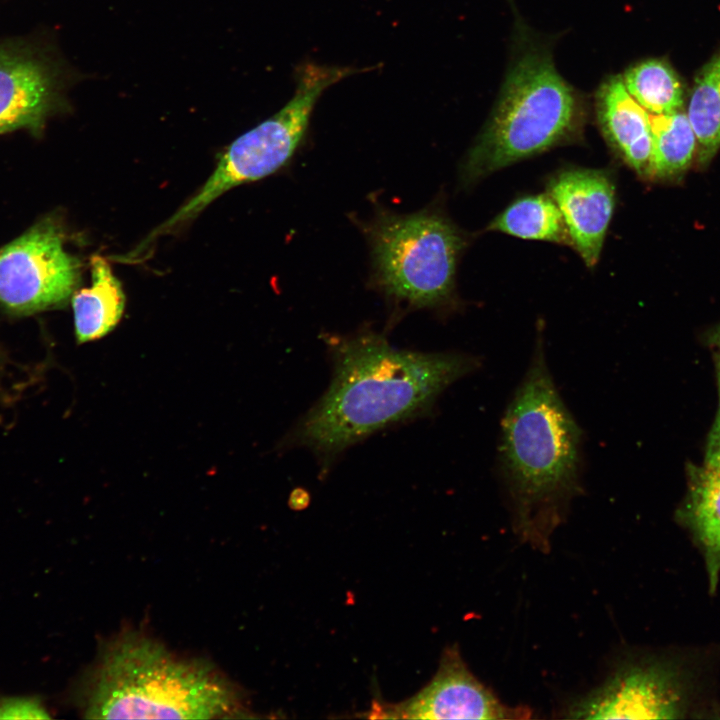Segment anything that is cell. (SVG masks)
Returning a JSON list of instances; mask_svg holds the SVG:
<instances>
[{
  "mask_svg": "<svg viewBox=\"0 0 720 720\" xmlns=\"http://www.w3.org/2000/svg\"><path fill=\"white\" fill-rule=\"evenodd\" d=\"M325 342L333 368L329 387L286 438L310 449L323 472L372 433L430 412L445 389L482 363L469 353L399 349L368 328Z\"/></svg>",
  "mask_w": 720,
  "mask_h": 720,
  "instance_id": "1",
  "label": "cell"
},
{
  "mask_svg": "<svg viewBox=\"0 0 720 720\" xmlns=\"http://www.w3.org/2000/svg\"><path fill=\"white\" fill-rule=\"evenodd\" d=\"M583 435L539 338L500 423L497 471L516 532L540 550L583 493Z\"/></svg>",
  "mask_w": 720,
  "mask_h": 720,
  "instance_id": "2",
  "label": "cell"
},
{
  "mask_svg": "<svg viewBox=\"0 0 720 720\" xmlns=\"http://www.w3.org/2000/svg\"><path fill=\"white\" fill-rule=\"evenodd\" d=\"M231 685L201 661L171 654L134 633L105 646L86 704L87 718L210 719L235 711Z\"/></svg>",
  "mask_w": 720,
  "mask_h": 720,
  "instance_id": "3",
  "label": "cell"
},
{
  "mask_svg": "<svg viewBox=\"0 0 720 720\" xmlns=\"http://www.w3.org/2000/svg\"><path fill=\"white\" fill-rule=\"evenodd\" d=\"M582 106L544 51L529 50L511 67L492 117L471 148L462 177L472 181L574 137Z\"/></svg>",
  "mask_w": 720,
  "mask_h": 720,
  "instance_id": "4",
  "label": "cell"
},
{
  "mask_svg": "<svg viewBox=\"0 0 720 720\" xmlns=\"http://www.w3.org/2000/svg\"><path fill=\"white\" fill-rule=\"evenodd\" d=\"M371 285L405 310H443L455 300V275L465 245L461 231L438 210L409 214L378 209L364 225Z\"/></svg>",
  "mask_w": 720,
  "mask_h": 720,
  "instance_id": "5",
  "label": "cell"
},
{
  "mask_svg": "<svg viewBox=\"0 0 720 720\" xmlns=\"http://www.w3.org/2000/svg\"><path fill=\"white\" fill-rule=\"evenodd\" d=\"M374 68L362 70L314 62L298 65L292 98L273 116L235 139L200 189L150 233L140 248L183 227L228 190L265 178L286 165L301 145L322 93L353 74Z\"/></svg>",
  "mask_w": 720,
  "mask_h": 720,
  "instance_id": "6",
  "label": "cell"
},
{
  "mask_svg": "<svg viewBox=\"0 0 720 720\" xmlns=\"http://www.w3.org/2000/svg\"><path fill=\"white\" fill-rule=\"evenodd\" d=\"M79 262L65 248L64 234L45 218L0 247V305L29 315L64 306L79 283Z\"/></svg>",
  "mask_w": 720,
  "mask_h": 720,
  "instance_id": "7",
  "label": "cell"
},
{
  "mask_svg": "<svg viewBox=\"0 0 720 720\" xmlns=\"http://www.w3.org/2000/svg\"><path fill=\"white\" fill-rule=\"evenodd\" d=\"M684 695L677 672L655 661H625L596 689L571 703L569 719H677Z\"/></svg>",
  "mask_w": 720,
  "mask_h": 720,
  "instance_id": "8",
  "label": "cell"
},
{
  "mask_svg": "<svg viewBox=\"0 0 720 720\" xmlns=\"http://www.w3.org/2000/svg\"><path fill=\"white\" fill-rule=\"evenodd\" d=\"M63 73L45 50L23 40L0 41V134H39L65 106Z\"/></svg>",
  "mask_w": 720,
  "mask_h": 720,
  "instance_id": "9",
  "label": "cell"
},
{
  "mask_svg": "<svg viewBox=\"0 0 720 720\" xmlns=\"http://www.w3.org/2000/svg\"><path fill=\"white\" fill-rule=\"evenodd\" d=\"M374 716L407 719H527V706L503 704L467 668L456 646L447 648L433 679L412 698L374 705Z\"/></svg>",
  "mask_w": 720,
  "mask_h": 720,
  "instance_id": "10",
  "label": "cell"
},
{
  "mask_svg": "<svg viewBox=\"0 0 720 720\" xmlns=\"http://www.w3.org/2000/svg\"><path fill=\"white\" fill-rule=\"evenodd\" d=\"M548 194L563 215L573 247L588 267L595 266L614 209L612 181L599 170H567L550 181Z\"/></svg>",
  "mask_w": 720,
  "mask_h": 720,
  "instance_id": "11",
  "label": "cell"
},
{
  "mask_svg": "<svg viewBox=\"0 0 720 720\" xmlns=\"http://www.w3.org/2000/svg\"><path fill=\"white\" fill-rule=\"evenodd\" d=\"M597 116L609 145L639 175L647 176L652 151L649 112L615 76L606 81L597 95Z\"/></svg>",
  "mask_w": 720,
  "mask_h": 720,
  "instance_id": "12",
  "label": "cell"
},
{
  "mask_svg": "<svg viewBox=\"0 0 720 720\" xmlns=\"http://www.w3.org/2000/svg\"><path fill=\"white\" fill-rule=\"evenodd\" d=\"M90 287L80 289L71 297L74 328L79 344L98 340L110 333L124 313L125 294L105 258L95 255L90 260Z\"/></svg>",
  "mask_w": 720,
  "mask_h": 720,
  "instance_id": "13",
  "label": "cell"
},
{
  "mask_svg": "<svg viewBox=\"0 0 720 720\" xmlns=\"http://www.w3.org/2000/svg\"><path fill=\"white\" fill-rule=\"evenodd\" d=\"M682 520L703 552L714 593L720 574V468L704 467L693 473Z\"/></svg>",
  "mask_w": 720,
  "mask_h": 720,
  "instance_id": "14",
  "label": "cell"
},
{
  "mask_svg": "<svg viewBox=\"0 0 720 720\" xmlns=\"http://www.w3.org/2000/svg\"><path fill=\"white\" fill-rule=\"evenodd\" d=\"M488 230L573 247L563 215L548 193L515 201L490 223Z\"/></svg>",
  "mask_w": 720,
  "mask_h": 720,
  "instance_id": "15",
  "label": "cell"
},
{
  "mask_svg": "<svg viewBox=\"0 0 720 720\" xmlns=\"http://www.w3.org/2000/svg\"><path fill=\"white\" fill-rule=\"evenodd\" d=\"M652 151L647 177L675 176L691 163L698 147L687 114H651Z\"/></svg>",
  "mask_w": 720,
  "mask_h": 720,
  "instance_id": "16",
  "label": "cell"
},
{
  "mask_svg": "<svg viewBox=\"0 0 720 720\" xmlns=\"http://www.w3.org/2000/svg\"><path fill=\"white\" fill-rule=\"evenodd\" d=\"M687 117L697 139L700 160L708 161L720 148V53L696 76Z\"/></svg>",
  "mask_w": 720,
  "mask_h": 720,
  "instance_id": "17",
  "label": "cell"
},
{
  "mask_svg": "<svg viewBox=\"0 0 720 720\" xmlns=\"http://www.w3.org/2000/svg\"><path fill=\"white\" fill-rule=\"evenodd\" d=\"M629 94L651 114L680 111L683 88L676 72L660 59H649L631 67L622 78Z\"/></svg>",
  "mask_w": 720,
  "mask_h": 720,
  "instance_id": "18",
  "label": "cell"
},
{
  "mask_svg": "<svg viewBox=\"0 0 720 720\" xmlns=\"http://www.w3.org/2000/svg\"><path fill=\"white\" fill-rule=\"evenodd\" d=\"M49 715L35 698L14 697L0 699V719H47Z\"/></svg>",
  "mask_w": 720,
  "mask_h": 720,
  "instance_id": "19",
  "label": "cell"
},
{
  "mask_svg": "<svg viewBox=\"0 0 720 720\" xmlns=\"http://www.w3.org/2000/svg\"><path fill=\"white\" fill-rule=\"evenodd\" d=\"M716 371L719 389V409L708 439L705 454V466L709 468H720V355L716 359Z\"/></svg>",
  "mask_w": 720,
  "mask_h": 720,
  "instance_id": "20",
  "label": "cell"
},
{
  "mask_svg": "<svg viewBox=\"0 0 720 720\" xmlns=\"http://www.w3.org/2000/svg\"><path fill=\"white\" fill-rule=\"evenodd\" d=\"M310 502V495L304 488H295L289 497L288 504L294 510L305 509Z\"/></svg>",
  "mask_w": 720,
  "mask_h": 720,
  "instance_id": "21",
  "label": "cell"
},
{
  "mask_svg": "<svg viewBox=\"0 0 720 720\" xmlns=\"http://www.w3.org/2000/svg\"><path fill=\"white\" fill-rule=\"evenodd\" d=\"M718 341H719V344H720V333H719V335H718Z\"/></svg>",
  "mask_w": 720,
  "mask_h": 720,
  "instance_id": "22",
  "label": "cell"
}]
</instances>
